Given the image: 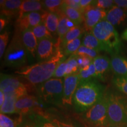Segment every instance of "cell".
Wrapping results in <instances>:
<instances>
[{"instance_id": "obj_23", "label": "cell", "mask_w": 127, "mask_h": 127, "mask_svg": "<svg viewBox=\"0 0 127 127\" xmlns=\"http://www.w3.org/2000/svg\"><path fill=\"white\" fill-rule=\"evenodd\" d=\"M82 45L89 48L98 51H105L106 50L99 41L94 35L91 32H86L84 35L82 40Z\"/></svg>"}, {"instance_id": "obj_28", "label": "cell", "mask_w": 127, "mask_h": 127, "mask_svg": "<svg viewBox=\"0 0 127 127\" xmlns=\"http://www.w3.org/2000/svg\"><path fill=\"white\" fill-rule=\"evenodd\" d=\"M78 74L79 81L96 78V71L93 61L86 67L80 69Z\"/></svg>"}, {"instance_id": "obj_38", "label": "cell", "mask_w": 127, "mask_h": 127, "mask_svg": "<svg viewBox=\"0 0 127 127\" xmlns=\"http://www.w3.org/2000/svg\"><path fill=\"white\" fill-rule=\"evenodd\" d=\"M64 2L66 5L72 7L74 9H76L77 10L81 12L82 14H84V10L82 9L81 8L80 5H79V0H64Z\"/></svg>"}, {"instance_id": "obj_18", "label": "cell", "mask_w": 127, "mask_h": 127, "mask_svg": "<svg viewBox=\"0 0 127 127\" xmlns=\"http://www.w3.org/2000/svg\"><path fill=\"white\" fill-rule=\"evenodd\" d=\"M23 1L21 0H1V14L7 18H11L18 14Z\"/></svg>"}, {"instance_id": "obj_26", "label": "cell", "mask_w": 127, "mask_h": 127, "mask_svg": "<svg viewBox=\"0 0 127 127\" xmlns=\"http://www.w3.org/2000/svg\"><path fill=\"white\" fill-rule=\"evenodd\" d=\"M5 99L2 107H1V113L4 114H11L16 113L15 103L18 98L11 94H5Z\"/></svg>"}, {"instance_id": "obj_4", "label": "cell", "mask_w": 127, "mask_h": 127, "mask_svg": "<svg viewBox=\"0 0 127 127\" xmlns=\"http://www.w3.org/2000/svg\"><path fill=\"white\" fill-rule=\"evenodd\" d=\"M21 32L17 29L11 41L8 46L4 54L5 66L21 68L28 63L29 55L23 44Z\"/></svg>"}, {"instance_id": "obj_2", "label": "cell", "mask_w": 127, "mask_h": 127, "mask_svg": "<svg viewBox=\"0 0 127 127\" xmlns=\"http://www.w3.org/2000/svg\"><path fill=\"white\" fill-rule=\"evenodd\" d=\"M105 91V87L96 78L79 81L73 97L76 111L84 113L99 101Z\"/></svg>"}, {"instance_id": "obj_36", "label": "cell", "mask_w": 127, "mask_h": 127, "mask_svg": "<svg viewBox=\"0 0 127 127\" xmlns=\"http://www.w3.org/2000/svg\"><path fill=\"white\" fill-rule=\"evenodd\" d=\"M114 2L112 0H96L94 1L93 5L98 8L105 10L106 9H110L114 5Z\"/></svg>"}, {"instance_id": "obj_14", "label": "cell", "mask_w": 127, "mask_h": 127, "mask_svg": "<svg viewBox=\"0 0 127 127\" xmlns=\"http://www.w3.org/2000/svg\"><path fill=\"white\" fill-rule=\"evenodd\" d=\"M24 45L27 51L30 59H35L36 57L38 41L31 29H27L21 32Z\"/></svg>"}, {"instance_id": "obj_9", "label": "cell", "mask_w": 127, "mask_h": 127, "mask_svg": "<svg viewBox=\"0 0 127 127\" xmlns=\"http://www.w3.org/2000/svg\"><path fill=\"white\" fill-rule=\"evenodd\" d=\"M61 48V43L59 41L54 39H44L38 41L36 51V60L38 62L47 61L51 59Z\"/></svg>"}, {"instance_id": "obj_25", "label": "cell", "mask_w": 127, "mask_h": 127, "mask_svg": "<svg viewBox=\"0 0 127 127\" xmlns=\"http://www.w3.org/2000/svg\"><path fill=\"white\" fill-rule=\"evenodd\" d=\"M85 31L83 27L81 25H74L68 31L64 36L61 42V48H63L68 43L74 39L82 36V34Z\"/></svg>"}, {"instance_id": "obj_11", "label": "cell", "mask_w": 127, "mask_h": 127, "mask_svg": "<svg viewBox=\"0 0 127 127\" xmlns=\"http://www.w3.org/2000/svg\"><path fill=\"white\" fill-rule=\"evenodd\" d=\"M42 23L41 12H34L25 14L17 21V29L23 32L25 30L32 29Z\"/></svg>"}, {"instance_id": "obj_24", "label": "cell", "mask_w": 127, "mask_h": 127, "mask_svg": "<svg viewBox=\"0 0 127 127\" xmlns=\"http://www.w3.org/2000/svg\"><path fill=\"white\" fill-rule=\"evenodd\" d=\"M29 118L34 127H58L51 120L40 113L32 112L29 114Z\"/></svg>"}, {"instance_id": "obj_37", "label": "cell", "mask_w": 127, "mask_h": 127, "mask_svg": "<svg viewBox=\"0 0 127 127\" xmlns=\"http://www.w3.org/2000/svg\"><path fill=\"white\" fill-rule=\"evenodd\" d=\"M0 127H17L15 122L5 114H0Z\"/></svg>"}, {"instance_id": "obj_46", "label": "cell", "mask_w": 127, "mask_h": 127, "mask_svg": "<svg viewBox=\"0 0 127 127\" xmlns=\"http://www.w3.org/2000/svg\"><path fill=\"white\" fill-rule=\"evenodd\" d=\"M121 37L123 39H124L125 41H127V28L126 30H125V31L123 32Z\"/></svg>"}, {"instance_id": "obj_3", "label": "cell", "mask_w": 127, "mask_h": 127, "mask_svg": "<svg viewBox=\"0 0 127 127\" xmlns=\"http://www.w3.org/2000/svg\"><path fill=\"white\" fill-rule=\"evenodd\" d=\"M91 32L102 44L106 52L111 55L119 54L121 50L122 42L114 25L104 20L95 25Z\"/></svg>"}, {"instance_id": "obj_5", "label": "cell", "mask_w": 127, "mask_h": 127, "mask_svg": "<svg viewBox=\"0 0 127 127\" xmlns=\"http://www.w3.org/2000/svg\"><path fill=\"white\" fill-rule=\"evenodd\" d=\"M108 95L106 91L102 97L82 115L83 121L88 127H109L108 118Z\"/></svg>"}, {"instance_id": "obj_42", "label": "cell", "mask_w": 127, "mask_h": 127, "mask_svg": "<svg viewBox=\"0 0 127 127\" xmlns=\"http://www.w3.org/2000/svg\"><path fill=\"white\" fill-rule=\"evenodd\" d=\"M93 2L94 1L92 0H79V5L82 9L85 10L87 7L93 4Z\"/></svg>"}, {"instance_id": "obj_22", "label": "cell", "mask_w": 127, "mask_h": 127, "mask_svg": "<svg viewBox=\"0 0 127 127\" xmlns=\"http://www.w3.org/2000/svg\"><path fill=\"white\" fill-rule=\"evenodd\" d=\"M61 10L63 13L75 25H81L84 23L83 14L76 9L66 5L64 2L61 6Z\"/></svg>"}, {"instance_id": "obj_44", "label": "cell", "mask_w": 127, "mask_h": 127, "mask_svg": "<svg viewBox=\"0 0 127 127\" xmlns=\"http://www.w3.org/2000/svg\"><path fill=\"white\" fill-rule=\"evenodd\" d=\"M8 21L4 18H2V17H1L0 19V31L2 32V31L4 30L5 27L7 24Z\"/></svg>"}, {"instance_id": "obj_16", "label": "cell", "mask_w": 127, "mask_h": 127, "mask_svg": "<svg viewBox=\"0 0 127 127\" xmlns=\"http://www.w3.org/2000/svg\"><path fill=\"white\" fill-rule=\"evenodd\" d=\"M111 70L116 76L127 77V58L120 54L111 55Z\"/></svg>"}, {"instance_id": "obj_15", "label": "cell", "mask_w": 127, "mask_h": 127, "mask_svg": "<svg viewBox=\"0 0 127 127\" xmlns=\"http://www.w3.org/2000/svg\"><path fill=\"white\" fill-rule=\"evenodd\" d=\"M0 81V90L4 94L10 93L14 90L25 87L18 78L1 73Z\"/></svg>"}, {"instance_id": "obj_17", "label": "cell", "mask_w": 127, "mask_h": 127, "mask_svg": "<svg viewBox=\"0 0 127 127\" xmlns=\"http://www.w3.org/2000/svg\"><path fill=\"white\" fill-rule=\"evenodd\" d=\"M127 18L126 11L115 5L108 10L105 20L114 26H116L124 21Z\"/></svg>"}, {"instance_id": "obj_12", "label": "cell", "mask_w": 127, "mask_h": 127, "mask_svg": "<svg viewBox=\"0 0 127 127\" xmlns=\"http://www.w3.org/2000/svg\"><path fill=\"white\" fill-rule=\"evenodd\" d=\"M36 105H38V101L35 96L25 95L19 98L16 102L15 106L16 113L24 117L30 113Z\"/></svg>"}, {"instance_id": "obj_45", "label": "cell", "mask_w": 127, "mask_h": 127, "mask_svg": "<svg viewBox=\"0 0 127 127\" xmlns=\"http://www.w3.org/2000/svg\"><path fill=\"white\" fill-rule=\"evenodd\" d=\"M5 96L4 93L0 90V107L3 105L5 102Z\"/></svg>"}, {"instance_id": "obj_41", "label": "cell", "mask_w": 127, "mask_h": 127, "mask_svg": "<svg viewBox=\"0 0 127 127\" xmlns=\"http://www.w3.org/2000/svg\"><path fill=\"white\" fill-rule=\"evenodd\" d=\"M51 121H52V123L54 124L55 125H56L58 127H74L71 124L60 121L56 120V119H54V120Z\"/></svg>"}, {"instance_id": "obj_19", "label": "cell", "mask_w": 127, "mask_h": 127, "mask_svg": "<svg viewBox=\"0 0 127 127\" xmlns=\"http://www.w3.org/2000/svg\"><path fill=\"white\" fill-rule=\"evenodd\" d=\"M44 8L42 1L36 0H25L23 1L18 9V19L21 18L25 14L30 12H39L42 11Z\"/></svg>"}, {"instance_id": "obj_29", "label": "cell", "mask_w": 127, "mask_h": 127, "mask_svg": "<svg viewBox=\"0 0 127 127\" xmlns=\"http://www.w3.org/2000/svg\"><path fill=\"white\" fill-rule=\"evenodd\" d=\"M66 61V66H67V70H66V76L72 75V74H78L79 72V66L78 61V57L76 55L72 54L69 56Z\"/></svg>"}, {"instance_id": "obj_20", "label": "cell", "mask_w": 127, "mask_h": 127, "mask_svg": "<svg viewBox=\"0 0 127 127\" xmlns=\"http://www.w3.org/2000/svg\"><path fill=\"white\" fill-rule=\"evenodd\" d=\"M41 14L42 22L45 24L47 29L52 34H57L60 21L59 15L57 13L51 12L48 11H43L41 12Z\"/></svg>"}, {"instance_id": "obj_6", "label": "cell", "mask_w": 127, "mask_h": 127, "mask_svg": "<svg viewBox=\"0 0 127 127\" xmlns=\"http://www.w3.org/2000/svg\"><path fill=\"white\" fill-rule=\"evenodd\" d=\"M108 118L109 126L127 124V96L112 91H108Z\"/></svg>"}, {"instance_id": "obj_7", "label": "cell", "mask_w": 127, "mask_h": 127, "mask_svg": "<svg viewBox=\"0 0 127 127\" xmlns=\"http://www.w3.org/2000/svg\"><path fill=\"white\" fill-rule=\"evenodd\" d=\"M64 79L51 78L39 84L38 93L40 97L46 102L55 105L63 104Z\"/></svg>"}, {"instance_id": "obj_35", "label": "cell", "mask_w": 127, "mask_h": 127, "mask_svg": "<svg viewBox=\"0 0 127 127\" xmlns=\"http://www.w3.org/2000/svg\"><path fill=\"white\" fill-rule=\"evenodd\" d=\"M66 70H67V66H66V59L63 60L59 64L55 69L52 78H62L66 77Z\"/></svg>"}, {"instance_id": "obj_33", "label": "cell", "mask_w": 127, "mask_h": 127, "mask_svg": "<svg viewBox=\"0 0 127 127\" xmlns=\"http://www.w3.org/2000/svg\"><path fill=\"white\" fill-rule=\"evenodd\" d=\"M112 84L119 91L127 95V77L115 75L112 80Z\"/></svg>"}, {"instance_id": "obj_30", "label": "cell", "mask_w": 127, "mask_h": 127, "mask_svg": "<svg viewBox=\"0 0 127 127\" xmlns=\"http://www.w3.org/2000/svg\"><path fill=\"white\" fill-rule=\"evenodd\" d=\"M81 38L82 36H80V37L71 41L66 44L63 48L61 49L66 57L68 55L74 54L78 50L79 47L82 45Z\"/></svg>"}, {"instance_id": "obj_40", "label": "cell", "mask_w": 127, "mask_h": 127, "mask_svg": "<svg viewBox=\"0 0 127 127\" xmlns=\"http://www.w3.org/2000/svg\"><path fill=\"white\" fill-rule=\"evenodd\" d=\"M23 117L20 116V118L15 122L17 127H34L31 121L25 120Z\"/></svg>"}, {"instance_id": "obj_47", "label": "cell", "mask_w": 127, "mask_h": 127, "mask_svg": "<svg viewBox=\"0 0 127 127\" xmlns=\"http://www.w3.org/2000/svg\"><path fill=\"white\" fill-rule=\"evenodd\" d=\"M109 127H127V124H118V125H111Z\"/></svg>"}, {"instance_id": "obj_39", "label": "cell", "mask_w": 127, "mask_h": 127, "mask_svg": "<svg viewBox=\"0 0 127 127\" xmlns=\"http://www.w3.org/2000/svg\"><path fill=\"white\" fill-rule=\"evenodd\" d=\"M78 57V64L79 68L82 69L86 67L91 64L93 61V60L91 58H87L85 57ZM80 70V69H79Z\"/></svg>"}, {"instance_id": "obj_43", "label": "cell", "mask_w": 127, "mask_h": 127, "mask_svg": "<svg viewBox=\"0 0 127 127\" xmlns=\"http://www.w3.org/2000/svg\"><path fill=\"white\" fill-rule=\"evenodd\" d=\"M114 4L122 8H127V0H115Z\"/></svg>"}, {"instance_id": "obj_1", "label": "cell", "mask_w": 127, "mask_h": 127, "mask_svg": "<svg viewBox=\"0 0 127 127\" xmlns=\"http://www.w3.org/2000/svg\"><path fill=\"white\" fill-rule=\"evenodd\" d=\"M65 59L66 56L60 48L51 59L24 66L15 73L24 77L32 84L39 85L52 78L57 66Z\"/></svg>"}, {"instance_id": "obj_10", "label": "cell", "mask_w": 127, "mask_h": 127, "mask_svg": "<svg viewBox=\"0 0 127 127\" xmlns=\"http://www.w3.org/2000/svg\"><path fill=\"white\" fill-rule=\"evenodd\" d=\"M79 84L78 74H72L64 78L63 102L65 105H72L73 97Z\"/></svg>"}, {"instance_id": "obj_34", "label": "cell", "mask_w": 127, "mask_h": 127, "mask_svg": "<svg viewBox=\"0 0 127 127\" xmlns=\"http://www.w3.org/2000/svg\"><path fill=\"white\" fill-rule=\"evenodd\" d=\"M9 32L6 30L0 35V58H2L7 49L8 42L9 40Z\"/></svg>"}, {"instance_id": "obj_8", "label": "cell", "mask_w": 127, "mask_h": 127, "mask_svg": "<svg viewBox=\"0 0 127 127\" xmlns=\"http://www.w3.org/2000/svg\"><path fill=\"white\" fill-rule=\"evenodd\" d=\"M108 11L95 7L93 4L85 9L84 12V28L90 32L98 23L106 20Z\"/></svg>"}, {"instance_id": "obj_13", "label": "cell", "mask_w": 127, "mask_h": 127, "mask_svg": "<svg viewBox=\"0 0 127 127\" xmlns=\"http://www.w3.org/2000/svg\"><path fill=\"white\" fill-rule=\"evenodd\" d=\"M96 71V79L104 81L106 75L111 70V60L106 55H99L93 60Z\"/></svg>"}, {"instance_id": "obj_21", "label": "cell", "mask_w": 127, "mask_h": 127, "mask_svg": "<svg viewBox=\"0 0 127 127\" xmlns=\"http://www.w3.org/2000/svg\"><path fill=\"white\" fill-rule=\"evenodd\" d=\"M58 14L60 16V21L58 28H57V34L58 35V41L61 43V40L65 36V35L72 27L75 25L63 13L61 10V11L58 12Z\"/></svg>"}, {"instance_id": "obj_31", "label": "cell", "mask_w": 127, "mask_h": 127, "mask_svg": "<svg viewBox=\"0 0 127 127\" xmlns=\"http://www.w3.org/2000/svg\"><path fill=\"white\" fill-rule=\"evenodd\" d=\"M42 2L44 8L47 9L48 11L57 14L61 11V6L64 4V1L61 0H45Z\"/></svg>"}, {"instance_id": "obj_27", "label": "cell", "mask_w": 127, "mask_h": 127, "mask_svg": "<svg viewBox=\"0 0 127 127\" xmlns=\"http://www.w3.org/2000/svg\"><path fill=\"white\" fill-rule=\"evenodd\" d=\"M31 30L34 33L38 41H40L44 39H54L53 35L47 29L45 24L42 22Z\"/></svg>"}, {"instance_id": "obj_32", "label": "cell", "mask_w": 127, "mask_h": 127, "mask_svg": "<svg viewBox=\"0 0 127 127\" xmlns=\"http://www.w3.org/2000/svg\"><path fill=\"white\" fill-rule=\"evenodd\" d=\"M74 55L77 57H85L94 60L99 55V51L81 45Z\"/></svg>"}]
</instances>
